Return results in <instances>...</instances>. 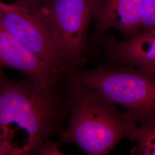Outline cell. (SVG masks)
Instances as JSON below:
<instances>
[{"instance_id":"30bf717a","label":"cell","mask_w":155,"mask_h":155,"mask_svg":"<svg viewBox=\"0 0 155 155\" xmlns=\"http://www.w3.org/2000/svg\"><path fill=\"white\" fill-rule=\"evenodd\" d=\"M139 17L140 33L155 29V0H140Z\"/></svg>"},{"instance_id":"5b68a950","label":"cell","mask_w":155,"mask_h":155,"mask_svg":"<svg viewBox=\"0 0 155 155\" xmlns=\"http://www.w3.org/2000/svg\"><path fill=\"white\" fill-rule=\"evenodd\" d=\"M0 26L60 76L67 72L48 31L30 8L18 1L9 5L0 0Z\"/></svg>"},{"instance_id":"4fadbf2b","label":"cell","mask_w":155,"mask_h":155,"mask_svg":"<svg viewBox=\"0 0 155 155\" xmlns=\"http://www.w3.org/2000/svg\"><path fill=\"white\" fill-rule=\"evenodd\" d=\"M28 1H37V2H42L45 0H28Z\"/></svg>"},{"instance_id":"6da1fadb","label":"cell","mask_w":155,"mask_h":155,"mask_svg":"<svg viewBox=\"0 0 155 155\" xmlns=\"http://www.w3.org/2000/svg\"><path fill=\"white\" fill-rule=\"evenodd\" d=\"M58 89L43 93L27 79L15 82L0 72V136L8 155L39 153L63 131L68 98Z\"/></svg>"},{"instance_id":"8fae6325","label":"cell","mask_w":155,"mask_h":155,"mask_svg":"<svg viewBox=\"0 0 155 155\" xmlns=\"http://www.w3.org/2000/svg\"><path fill=\"white\" fill-rule=\"evenodd\" d=\"M59 147L57 142L53 143L52 141L48 140L42 146L38 153L42 155H64L59 150Z\"/></svg>"},{"instance_id":"7c38bea8","label":"cell","mask_w":155,"mask_h":155,"mask_svg":"<svg viewBox=\"0 0 155 155\" xmlns=\"http://www.w3.org/2000/svg\"><path fill=\"white\" fill-rule=\"evenodd\" d=\"M0 155H8L7 152L6 150L5 147L2 141V139L0 136Z\"/></svg>"},{"instance_id":"9c48e42d","label":"cell","mask_w":155,"mask_h":155,"mask_svg":"<svg viewBox=\"0 0 155 155\" xmlns=\"http://www.w3.org/2000/svg\"><path fill=\"white\" fill-rule=\"evenodd\" d=\"M137 124L133 140L137 144L131 150V153L135 155H155V117Z\"/></svg>"},{"instance_id":"8992f818","label":"cell","mask_w":155,"mask_h":155,"mask_svg":"<svg viewBox=\"0 0 155 155\" xmlns=\"http://www.w3.org/2000/svg\"><path fill=\"white\" fill-rule=\"evenodd\" d=\"M5 68L21 72L35 89L43 93L58 88L61 77L0 26V72Z\"/></svg>"},{"instance_id":"3957f363","label":"cell","mask_w":155,"mask_h":155,"mask_svg":"<svg viewBox=\"0 0 155 155\" xmlns=\"http://www.w3.org/2000/svg\"><path fill=\"white\" fill-rule=\"evenodd\" d=\"M64 78L94 89L121 106L137 123L155 117V74L110 61L93 70L70 71Z\"/></svg>"},{"instance_id":"7a4b0ae2","label":"cell","mask_w":155,"mask_h":155,"mask_svg":"<svg viewBox=\"0 0 155 155\" xmlns=\"http://www.w3.org/2000/svg\"><path fill=\"white\" fill-rule=\"evenodd\" d=\"M66 80L70 118L59 135V146L72 143L86 155H105L124 139L133 141L137 124L127 112L120 111L94 89Z\"/></svg>"},{"instance_id":"ba28073f","label":"cell","mask_w":155,"mask_h":155,"mask_svg":"<svg viewBox=\"0 0 155 155\" xmlns=\"http://www.w3.org/2000/svg\"><path fill=\"white\" fill-rule=\"evenodd\" d=\"M101 41L105 55L111 62L155 74V29L124 41L110 34L104 36Z\"/></svg>"},{"instance_id":"277c9868","label":"cell","mask_w":155,"mask_h":155,"mask_svg":"<svg viewBox=\"0 0 155 155\" xmlns=\"http://www.w3.org/2000/svg\"><path fill=\"white\" fill-rule=\"evenodd\" d=\"M33 11L43 22L64 62L68 72L86 61L87 38L93 18L91 0H17Z\"/></svg>"},{"instance_id":"52a82bcc","label":"cell","mask_w":155,"mask_h":155,"mask_svg":"<svg viewBox=\"0 0 155 155\" xmlns=\"http://www.w3.org/2000/svg\"><path fill=\"white\" fill-rule=\"evenodd\" d=\"M95 28L94 41H101L110 29L119 31L127 39L140 33V0H91Z\"/></svg>"}]
</instances>
